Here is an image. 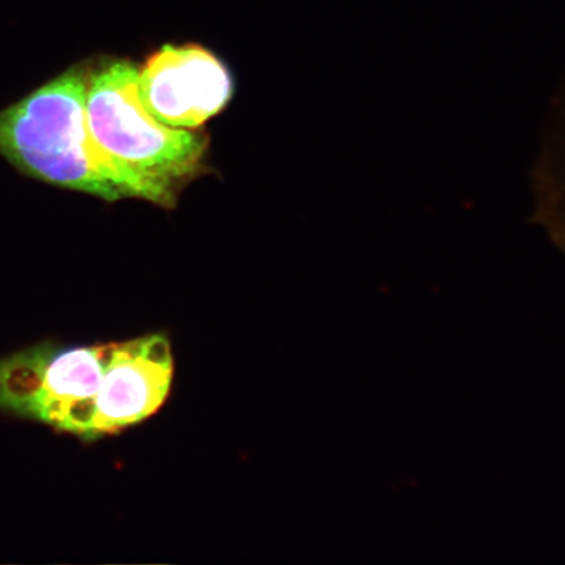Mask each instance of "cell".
Segmentation results:
<instances>
[{"mask_svg":"<svg viewBox=\"0 0 565 565\" xmlns=\"http://www.w3.org/2000/svg\"><path fill=\"white\" fill-rule=\"evenodd\" d=\"M87 65H77L0 111V157L32 179L117 202L173 209L177 195L141 179L98 146L87 116Z\"/></svg>","mask_w":565,"mask_h":565,"instance_id":"6da1fadb","label":"cell"},{"mask_svg":"<svg viewBox=\"0 0 565 565\" xmlns=\"http://www.w3.org/2000/svg\"><path fill=\"white\" fill-rule=\"evenodd\" d=\"M138 75L139 67L127 60H104L89 66L90 131L113 159L177 195L201 173L209 138L203 132L158 122L140 102Z\"/></svg>","mask_w":565,"mask_h":565,"instance_id":"7a4b0ae2","label":"cell"},{"mask_svg":"<svg viewBox=\"0 0 565 565\" xmlns=\"http://www.w3.org/2000/svg\"><path fill=\"white\" fill-rule=\"evenodd\" d=\"M110 343H41L0 359V408L87 439Z\"/></svg>","mask_w":565,"mask_h":565,"instance_id":"3957f363","label":"cell"},{"mask_svg":"<svg viewBox=\"0 0 565 565\" xmlns=\"http://www.w3.org/2000/svg\"><path fill=\"white\" fill-rule=\"evenodd\" d=\"M138 92L158 122L195 130L227 106L233 82L228 68L207 49L166 45L139 68Z\"/></svg>","mask_w":565,"mask_h":565,"instance_id":"277c9868","label":"cell"},{"mask_svg":"<svg viewBox=\"0 0 565 565\" xmlns=\"http://www.w3.org/2000/svg\"><path fill=\"white\" fill-rule=\"evenodd\" d=\"M173 355L166 335L110 343L102 386L92 406L87 440L143 422L164 405L173 380Z\"/></svg>","mask_w":565,"mask_h":565,"instance_id":"5b68a950","label":"cell"},{"mask_svg":"<svg viewBox=\"0 0 565 565\" xmlns=\"http://www.w3.org/2000/svg\"><path fill=\"white\" fill-rule=\"evenodd\" d=\"M530 222L565 254V74L557 84L541 127L539 150L530 168Z\"/></svg>","mask_w":565,"mask_h":565,"instance_id":"8992f818","label":"cell"}]
</instances>
